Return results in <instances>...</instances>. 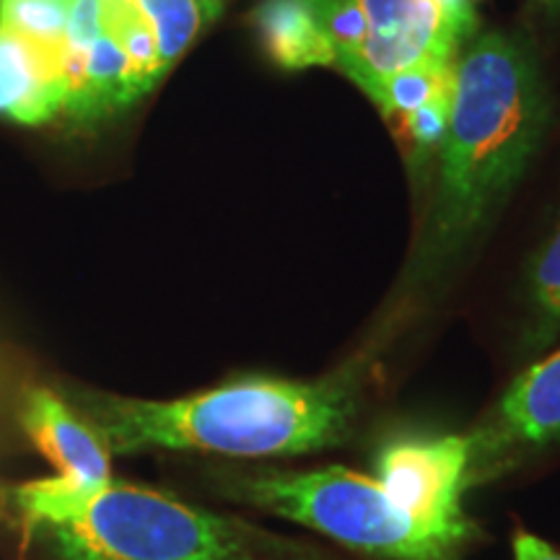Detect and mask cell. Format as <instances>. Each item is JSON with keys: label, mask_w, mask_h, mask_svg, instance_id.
Returning <instances> with one entry per match:
<instances>
[{"label": "cell", "mask_w": 560, "mask_h": 560, "mask_svg": "<svg viewBox=\"0 0 560 560\" xmlns=\"http://www.w3.org/2000/svg\"><path fill=\"white\" fill-rule=\"evenodd\" d=\"M58 389L94 425L112 457L145 452L293 457L346 441L355 412L353 376L346 374L319 382L249 374L174 400H143L81 384Z\"/></svg>", "instance_id": "3"}, {"label": "cell", "mask_w": 560, "mask_h": 560, "mask_svg": "<svg viewBox=\"0 0 560 560\" xmlns=\"http://www.w3.org/2000/svg\"><path fill=\"white\" fill-rule=\"evenodd\" d=\"M457 60L459 55L433 58L359 86L420 161L436 153L444 136Z\"/></svg>", "instance_id": "9"}, {"label": "cell", "mask_w": 560, "mask_h": 560, "mask_svg": "<svg viewBox=\"0 0 560 560\" xmlns=\"http://www.w3.org/2000/svg\"><path fill=\"white\" fill-rule=\"evenodd\" d=\"M206 478L223 501L296 522L376 560H459L467 545L412 522L380 482L346 467H210Z\"/></svg>", "instance_id": "5"}, {"label": "cell", "mask_w": 560, "mask_h": 560, "mask_svg": "<svg viewBox=\"0 0 560 560\" xmlns=\"http://www.w3.org/2000/svg\"><path fill=\"white\" fill-rule=\"evenodd\" d=\"M514 560H560V550L532 535V532H516Z\"/></svg>", "instance_id": "13"}, {"label": "cell", "mask_w": 560, "mask_h": 560, "mask_svg": "<svg viewBox=\"0 0 560 560\" xmlns=\"http://www.w3.org/2000/svg\"><path fill=\"white\" fill-rule=\"evenodd\" d=\"M537 3H540L542 9H548V11L560 9V0H537Z\"/></svg>", "instance_id": "15"}, {"label": "cell", "mask_w": 560, "mask_h": 560, "mask_svg": "<svg viewBox=\"0 0 560 560\" xmlns=\"http://www.w3.org/2000/svg\"><path fill=\"white\" fill-rule=\"evenodd\" d=\"M439 3L450 5V9H472L475 0H439Z\"/></svg>", "instance_id": "14"}, {"label": "cell", "mask_w": 560, "mask_h": 560, "mask_svg": "<svg viewBox=\"0 0 560 560\" xmlns=\"http://www.w3.org/2000/svg\"><path fill=\"white\" fill-rule=\"evenodd\" d=\"M545 125L548 96L529 47L503 32L467 39L412 268L420 278L436 276L480 234L527 170Z\"/></svg>", "instance_id": "2"}, {"label": "cell", "mask_w": 560, "mask_h": 560, "mask_svg": "<svg viewBox=\"0 0 560 560\" xmlns=\"http://www.w3.org/2000/svg\"><path fill=\"white\" fill-rule=\"evenodd\" d=\"M0 535L16 560H330L255 524L149 486L0 480Z\"/></svg>", "instance_id": "1"}, {"label": "cell", "mask_w": 560, "mask_h": 560, "mask_svg": "<svg viewBox=\"0 0 560 560\" xmlns=\"http://www.w3.org/2000/svg\"><path fill=\"white\" fill-rule=\"evenodd\" d=\"M75 0H0V32L60 60Z\"/></svg>", "instance_id": "11"}, {"label": "cell", "mask_w": 560, "mask_h": 560, "mask_svg": "<svg viewBox=\"0 0 560 560\" xmlns=\"http://www.w3.org/2000/svg\"><path fill=\"white\" fill-rule=\"evenodd\" d=\"M252 24L276 66L332 68L363 86L459 55L472 37L475 9L439 0H262Z\"/></svg>", "instance_id": "4"}, {"label": "cell", "mask_w": 560, "mask_h": 560, "mask_svg": "<svg viewBox=\"0 0 560 560\" xmlns=\"http://www.w3.org/2000/svg\"><path fill=\"white\" fill-rule=\"evenodd\" d=\"M66 79L52 55L0 32V117L19 125H45L62 117Z\"/></svg>", "instance_id": "10"}, {"label": "cell", "mask_w": 560, "mask_h": 560, "mask_svg": "<svg viewBox=\"0 0 560 560\" xmlns=\"http://www.w3.org/2000/svg\"><path fill=\"white\" fill-rule=\"evenodd\" d=\"M374 467L376 482L412 522L472 540L475 524L462 509L470 488V439L446 433L387 441L376 452Z\"/></svg>", "instance_id": "6"}, {"label": "cell", "mask_w": 560, "mask_h": 560, "mask_svg": "<svg viewBox=\"0 0 560 560\" xmlns=\"http://www.w3.org/2000/svg\"><path fill=\"white\" fill-rule=\"evenodd\" d=\"M19 423L34 450L70 486H102L112 480V454L94 425L47 384H30L21 392Z\"/></svg>", "instance_id": "8"}, {"label": "cell", "mask_w": 560, "mask_h": 560, "mask_svg": "<svg viewBox=\"0 0 560 560\" xmlns=\"http://www.w3.org/2000/svg\"><path fill=\"white\" fill-rule=\"evenodd\" d=\"M470 488L560 441V350L529 366L470 436Z\"/></svg>", "instance_id": "7"}, {"label": "cell", "mask_w": 560, "mask_h": 560, "mask_svg": "<svg viewBox=\"0 0 560 560\" xmlns=\"http://www.w3.org/2000/svg\"><path fill=\"white\" fill-rule=\"evenodd\" d=\"M532 285H535V299L542 312L560 319V231L537 260Z\"/></svg>", "instance_id": "12"}]
</instances>
